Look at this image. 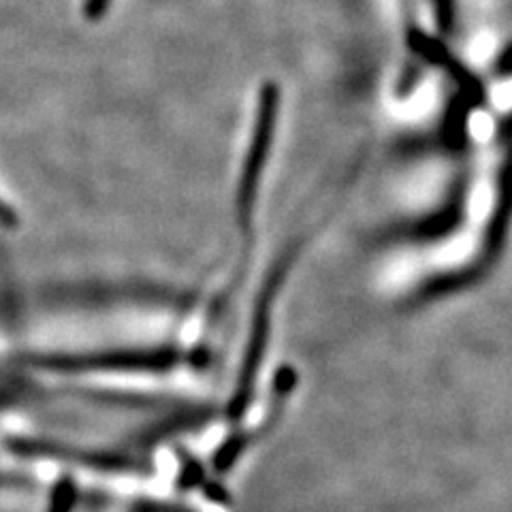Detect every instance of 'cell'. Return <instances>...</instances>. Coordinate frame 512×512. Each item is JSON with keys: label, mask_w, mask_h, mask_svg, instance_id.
<instances>
[{"label": "cell", "mask_w": 512, "mask_h": 512, "mask_svg": "<svg viewBox=\"0 0 512 512\" xmlns=\"http://www.w3.org/2000/svg\"><path fill=\"white\" fill-rule=\"evenodd\" d=\"M109 5H111V0H84V7H82L84 18L90 20V22L101 20L103 15L107 13Z\"/></svg>", "instance_id": "obj_1"}, {"label": "cell", "mask_w": 512, "mask_h": 512, "mask_svg": "<svg viewBox=\"0 0 512 512\" xmlns=\"http://www.w3.org/2000/svg\"><path fill=\"white\" fill-rule=\"evenodd\" d=\"M11 218V212H7L5 207H3V203H0V222H5V220H9Z\"/></svg>", "instance_id": "obj_2"}]
</instances>
